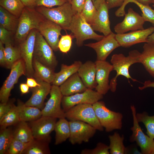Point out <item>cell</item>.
I'll list each match as a JSON object with an SVG mask.
<instances>
[{"instance_id": "obj_1", "label": "cell", "mask_w": 154, "mask_h": 154, "mask_svg": "<svg viewBox=\"0 0 154 154\" xmlns=\"http://www.w3.org/2000/svg\"><path fill=\"white\" fill-rule=\"evenodd\" d=\"M141 54L138 50H135L129 52L126 56L122 54H115L112 56L110 62L113 70L116 72V76L111 80L110 83V90L112 92H114L116 90L117 78L119 76H123L128 80L130 79L133 82L137 81L130 75L129 69L132 64L140 63Z\"/></svg>"}, {"instance_id": "obj_2", "label": "cell", "mask_w": 154, "mask_h": 154, "mask_svg": "<svg viewBox=\"0 0 154 154\" xmlns=\"http://www.w3.org/2000/svg\"><path fill=\"white\" fill-rule=\"evenodd\" d=\"M45 19L34 8L25 7L19 18L15 40L19 44L23 41L32 30H38L40 23Z\"/></svg>"}, {"instance_id": "obj_3", "label": "cell", "mask_w": 154, "mask_h": 154, "mask_svg": "<svg viewBox=\"0 0 154 154\" xmlns=\"http://www.w3.org/2000/svg\"><path fill=\"white\" fill-rule=\"evenodd\" d=\"M35 9L45 18L58 25L65 30H69L75 14L70 3L68 2L55 8L40 6L36 7Z\"/></svg>"}, {"instance_id": "obj_4", "label": "cell", "mask_w": 154, "mask_h": 154, "mask_svg": "<svg viewBox=\"0 0 154 154\" xmlns=\"http://www.w3.org/2000/svg\"><path fill=\"white\" fill-rule=\"evenodd\" d=\"M69 30L76 39V44L78 47L82 46L84 42L88 39L98 41L104 36L96 33L91 25L85 20L81 13H75L70 24Z\"/></svg>"}, {"instance_id": "obj_5", "label": "cell", "mask_w": 154, "mask_h": 154, "mask_svg": "<svg viewBox=\"0 0 154 154\" xmlns=\"http://www.w3.org/2000/svg\"><path fill=\"white\" fill-rule=\"evenodd\" d=\"M93 106L100 123L106 132L121 129L123 116L121 113L108 109L102 101L97 102Z\"/></svg>"}, {"instance_id": "obj_6", "label": "cell", "mask_w": 154, "mask_h": 154, "mask_svg": "<svg viewBox=\"0 0 154 154\" xmlns=\"http://www.w3.org/2000/svg\"><path fill=\"white\" fill-rule=\"evenodd\" d=\"M65 118L70 121H80L87 123L100 131L104 128L96 114L93 105L84 104L76 105L65 112Z\"/></svg>"}, {"instance_id": "obj_7", "label": "cell", "mask_w": 154, "mask_h": 154, "mask_svg": "<svg viewBox=\"0 0 154 154\" xmlns=\"http://www.w3.org/2000/svg\"><path fill=\"white\" fill-rule=\"evenodd\" d=\"M53 50L43 36L37 31L33 58L42 64L54 70L57 65L58 61Z\"/></svg>"}, {"instance_id": "obj_8", "label": "cell", "mask_w": 154, "mask_h": 154, "mask_svg": "<svg viewBox=\"0 0 154 154\" xmlns=\"http://www.w3.org/2000/svg\"><path fill=\"white\" fill-rule=\"evenodd\" d=\"M133 118V125L131 129L132 134L129 140L131 142H135L140 147L143 154H154V140L146 135L143 131L136 117V108L134 106H131Z\"/></svg>"}, {"instance_id": "obj_9", "label": "cell", "mask_w": 154, "mask_h": 154, "mask_svg": "<svg viewBox=\"0 0 154 154\" xmlns=\"http://www.w3.org/2000/svg\"><path fill=\"white\" fill-rule=\"evenodd\" d=\"M26 75L25 62L22 58L16 62L11 69L9 76L5 80L0 90V101L1 103L8 102L11 90L22 75Z\"/></svg>"}, {"instance_id": "obj_10", "label": "cell", "mask_w": 154, "mask_h": 154, "mask_svg": "<svg viewBox=\"0 0 154 154\" xmlns=\"http://www.w3.org/2000/svg\"><path fill=\"white\" fill-rule=\"evenodd\" d=\"M50 94L49 98L41 110L42 116L59 119L65 118V112L61 106L63 96L59 86H51Z\"/></svg>"}, {"instance_id": "obj_11", "label": "cell", "mask_w": 154, "mask_h": 154, "mask_svg": "<svg viewBox=\"0 0 154 154\" xmlns=\"http://www.w3.org/2000/svg\"><path fill=\"white\" fill-rule=\"evenodd\" d=\"M103 95L93 89L87 88L85 91L68 96H63L62 105L65 112L72 107L79 104H93L102 100Z\"/></svg>"}, {"instance_id": "obj_12", "label": "cell", "mask_w": 154, "mask_h": 154, "mask_svg": "<svg viewBox=\"0 0 154 154\" xmlns=\"http://www.w3.org/2000/svg\"><path fill=\"white\" fill-rule=\"evenodd\" d=\"M70 142L72 145L88 142L97 130L90 125L80 121H70Z\"/></svg>"}, {"instance_id": "obj_13", "label": "cell", "mask_w": 154, "mask_h": 154, "mask_svg": "<svg viewBox=\"0 0 154 154\" xmlns=\"http://www.w3.org/2000/svg\"><path fill=\"white\" fill-rule=\"evenodd\" d=\"M37 30L34 29L29 33L26 38L19 44L21 58L25 64L26 75L28 77H33V53Z\"/></svg>"}, {"instance_id": "obj_14", "label": "cell", "mask_w": 154, "mask_h": 154, "mask_svg": "<svg viewBox=\"0 0 154 154\" xmlns=\"http://www.w3.org/2000/svg\"><path fill=\"white\" fill-rule=\"evenodd\" d=\"M115 35L112 32L106 36H104L102 39L96 42L85 44L84 45L95 51L97 60H106L114 50L120 46L116 38Z\"/></svg>"}, {"instance_id": "obj_15", "label": "cell", "mask_w": 154, "mask_h": 154, "mask_svg": "<svg viewBox=\"0 0 154 154\" xmlns=\"http://www.w3.org/2000/svg\"><path fill=\"white\" fill-rule=\"evenodd\" d=\"M57 119L42 116L38 119L28 122L35 139L50 138V134L54 130Z\"/></svg>"}, {"instance_id": "obj_16", "label": "cell", "mask_w": 154, "mask_h": 154, "mask_svg": "<svg viewBox=\"0 0 154 154\" xmlns=\"http://www.w3.org/2000/svg\"><path fill=\"white\" fill-rule=\"evenodd\" d=\"M123 20L114 27V31L116 34L124 33L129 31L144 29L143 25L145 21L143 18L132 8H129Z\"/></svg>"}, {"instance_id": "obj_17", "label": "cell", "mask_w": 154, "mask_h": 154, "mask_svg": "<svg viewBox=\"0 0 154 154\" xmlns=\"http://www.w3.org/2000/svg\"><path fill=\"white\" fill-rule=\"evenodd\" d=\"M62 29L59 25L45 18L40 23L37 30L53 50L56 51L59 50V37Z\"/></svg>"}, {"instance_id": "obj_18", "label": "cell", "mask_w": 154, "mask_h": 154, "mask_svg": "<svg viewBox=\"0 0 154 154\" xmlns=\"http://www.w3.org/2000/svg\"><path fill=\"white\" fill-rule=\"evenodd\" d=\"M154 31V27L132 31L127 33L116 34V38L120 46L130 47L137 44L147 42L149 36Z\"/></svg>"}, {"instance_id": "obj_19", "label": "cell", "mask_w": 154, "mask_h": 154, "mask_svg": "<svg viewBox=\"0 0 154 154\" xmlns=\"http://www.w3.org/2000/svg\"><path fill=\"white\" fill-rule=\"evenodd\" d=\"M96 80L97 85L96 91L102 95L106 94L110 90L109 78L110 72L113 70L112 64L106 60H96Z\"/></svg>"}, {"instance_id": "obj_20", "label": "cell", "mask_w": 154, "mask_h": 154, "mask_svg": "<svg viewBox=\"0 0 154 154\" xmlns=\"http://www.w3.org/2000/svg\"><path fill=\"white\" fill-rule=\"evenodd\" d=\"M36 80L40 85L33 88L31 97L25 104L27 106L42 109L44 108V101L47 96L50 94L51 86L50 84L44 81Z\"/></svg>"}, {"instance_id": "obj_21", "label": "cell", "mask_w": 154, "mask_h": 154, "mask_svg": "<svg viewBox=\"0 0 154 154\" xmlns=\"http://www.w3.org/2000/svg\"><path fill=\"white\" fill-rule=\"evenodd\" d=\"M109 9L106 2L102 4L97 10L94 20L91 25L94 31L102 33L104 36L112 32L110 27Z\"/></svg>"}, {"instance_id": "obj_22", "label": "cell", "mask_w": 154, "mask_h": 154, "mask_svg": "<svg viewBox=\"0 0 154 154\" xmlns=\"http://www.w3.org/2000/svg\"><path fill=\"white\" fill-rule=\"evenodd\" d=\"M96 66L93 62L88 60L82 63L78 71V74L86 87L88 89L95 88L97 85L96 80Z\"/></svg>"}, {"instance_id": "obj_23", "label": "cell", "mask_w": 154, "mask_h": 154, "mask_svg": "<svg viewBox=\"0 0 154 154\" xmlns=\"http://www.w3.org/2000/svg\"><path fill=\"white\" fill-rule=\"evenodd\" d=\"M59 88L63 96H70L82 92L87 89L78 72L75 73L68 78L59 86Z\"/></svg>"}, {"instance_id": "obj_24", "label": "cell", "mask_w": 154, "mask_h": 154, "mask_svg": "<svg viewBox=\"0 0 154 154\" xmlns=\"http://www.w3.org/2000/svg\"><path fill=\"white\" fill-rule=\"evenodd\" d=\"M82 64V62L79 60L76 61L69 65L62 64L60 71L55 73L52 85L60 86L71 76L77 72Z\"/></svg>"}, {"instance_id": "obj_25", "label": "cell", "mask_w": 154, "mask_h": 154, "mask_svg": "<svg viewBox=\"0 0 154 154\" xmlns=\"http://www.w3.org/2000/svg\"><path fill=\"white\" fill-rule=\"evenodd\" d=\"M33 67L34 70L33 77L51 84L53 81L55 72L54 70L42 64L33 58Z\"/></svg>"}, {"instance_id": "obj_26", "label": "cell", "mask_w": 154, "mask_h": 154, "mask_svg": "<svg viewBox=\"0 0 154 154\" xmlns=\"http://www.w3.org/2000/svg\"><path fill=\"white\" fill-rule=\"evenodd\" d=\"M17 106L20 121L29 122L42 116L41 110L38 108L26 105L20 100H18Z\"/></svg>"}, {"instance_id": "obj_27", "label": "cell", "mask_w": 154, "mask_h": 154, "mask_svg": "<svg viewBox=\"0 0 154 154\" xmlns=\"http://www.w3.org/2000/svg\"><path fill=\"white\" fill-rule=\"evenodd\" d=\"M143 48L140 56V63L154 78V44L146 42Z\"/></svg>"}, {"instance_id": "obj_28", "label": "cell", "mask_w": 154, "mask_h": 154, "mask_svg": "<svg viewBox=\"0 0 154 154\" xmlns=\"http://www.w3.org/2000/svg\"><path fill=\"white\" fill-rule=\"evenodd\" d=\"M50 138L42 139H35L32 141L22 154H49V143Z\"/></svg>"}, {"instance_id": "obj_29", "label": "cell", "mask_w": 154, "mask_h": 154, "mask_svg": "<svg viewBox=\"0 0 154 154\" xmlns=\"http://www.w3.org/2000/svg\"><path fill=\"white\" fill-rule=\"evenodd\" d=\"M66 118L59 119L57 121L55 127L56 145H58L69 139L70 135V130L69 121Z\"/></svg>"}, {"instance_id": "obj_30", "label": "cell", "mask_w": 154, "mask_h": 154, "mask_svg": "<svg viewBox=\"0 0 154 154\" xmlns=\"http://www.w3.org/2000/svg\"><path fill=\"white\" fill-rule=\"evenodd\" d=\"M13 138L21 141L28 143L33 141L34 138L28 122L20 121L13 131Z\"/></svg>"}, {"instance_id": "obj_31", "label": "cell", "mask_w": 154, "mask_h": 154, "mask_svg": "<svg viewBox=\"0 0 154 154\" xmlns=\"http://www.w3.org/2000/svg\"><path fill=\"white\" fill-rule=\"evenodd\" d=\"M4 52L6 60V68L11 69L16 62L22 58L19 47L14 46L12 41L5 44Z\"/></svg>"}, {"instance_id": "obj_32", "label": "cell", "mask_w": 154, "mask_h": 154, "mask_svg": "<svg viewBox=\"0 0 154 154\" xmlns=\"http://www.w3.org/2000/svg\"><path fill=\"white\" fill-rule=\"evenodd\" d=\"M19 18L0 6V27L12 32L16 31Z\"/></svg>"}, {"instance_id": "obj_33", "label": "cell", "mask_w": 154, "mask_h": 154, "mask_svg": "<svg viewBox=\"0 0 154 154\" xmlns=\"http://www.w3.org/2000/svg\"><path fill=\"white\" fill-rule=\"evenodd\" d=\"M110 144L109 146L110 153L111 154H124L128 153L127 148L123 144L124 137L115 132L109 136Z\"/></svg>"}, {"instance_id": "obj_34", "label": "cell", "mask_w": 154, "mask_h": 154, "mask_svg": "<svg viewBox=\"0 0 154 154\" xmlns=\"http://www.w3.org/2000/svg\"><path fill=\"white\" fill-rule=\"evenodd\" d=\"M20 121L18 107L13 104L10 110L0 119V128H7Z\"/></svg>"}, {"instance_id": "obj_35", "label": "cell", "mask_w": 154, "mask_h": 154, "mask_svg": "<svg viewBox=\"0 0 154 154\" xmlns=\"http://www.w3.org/2000/svg\"><path fill=\"white\" fill-rule=\"evenodd\" d=\"M0 5L18 18L25 7L20 0H0Z\"/></svg>"}, {"instance_id": "obj_36", "label": "cell", "mask_w": 154, "mask_h": 154, "mask_svg": "<svg viewBox=\"0 0 154 154\" xmlns=\"http://www.w3.org/2000/svg\"><path fill=\"white\" fill-rule=\"evenodd\" d=\"M136 117L139 122L142 123L145 126L146 133L151 139H154V115L149 116L146 112L136 114Z\"/></svg>"}, {"instance_id": "obj_37", "label": "cell", "mask_w": 154, "mask_h": 154, "mask_svg": "<svg viewBox=\"0 0 154 154\" xmlns=\"http://www.w3.org/2000/svg\"><path fill=\"white\" fill-rule=\"evenodd\" d=\"M13 138V131L10 128L1 129L0 133V154H6Z\"/></svg>"}, {"instance_id": "obj_38", "label": "cell", "mask_w": 154, "mask_h": 154, "mask_svg": "<svg viewBox=\"0 0 154 154\" xmlns=\"http://www.w3.org/2000/svg\"><path fill=\"white\" fill-rule=\"evenodd\" d=\"M97 12V10L92 0H86L81 13L86 21L90 25L93 23Z\"/></svg>"}, {"instance_id": "obj_39", "label": "cell", "mask_w": 154, "mask_h": 154, "mask_svg": "<svg viewBox=\"0 0 154 154\" xmlns=\"http://www.w3.org/2000/svg\"><path fill=\"white\" fill-rule=\"evenodd\" d=\"M128 4L130 3H135L140 9L142 12L141 16L145 22L148 21L154 25V10L149 5L140 3L135 0H125Z\"/></svg>"}, {"instance_id": "obj_40", "label": "cell", "mask_w": 154, "mask_h": 154, "mask_svg": "<svg viewBox=\"0 0 154 154\" xmlns=\"http://www.w3.org/2000/svg\"><path fill=\"white\" fill-rule=\"evenodd\" d=\"M31 141L28 143L23 142L13 138L6 154H22Z\"/></svg>"}, {"instance_id": "obj_41", "label": "cell", "mask_w": 154, "mask_h": 154, "mask_svg": "<svg viewBox=\"0 0 154 154\" xmlns=\"http://www.w3.org/2000/svg\"><path fill=\"white\" fill-rule=\"evenodd\" d=\"M72 36L66 34L61 36L59 40L58 47L62 52L66 53L70 50L72 45Z\"/></svg>"}, {"instance_id": "obj_42", "label": "cell", "mask_w": 154, "mask_h": 154, "mask_svg": "<svg viewBox=\"0 0 154 154\" xmlns=\"http://www.w3.org/2000/svg\"><path fill=\"white\" fill-rule=\"evenodd\" d=\"M81 154H109V146L102 143H97L96 147L92 149H85L82 151Z\"/></svg>"}, {"instance_id": "obj_43", "label": "cell", "mask_w": 154, "mask_h": 154, "mask_svg": "<svg viewBox=\"0 0 154 154\" xmlns=\"http://www.w3.org/2000/svg\"><path fill=\"white\" fill-rule=\"evenodd\" d=\"M67 1L66 0H37L35 7L42 6L51 8L55 6H59Z\"/></svg>"}, {"instance_id": "obj_44", "label": "cell", "mask_w": 154, "mask_h": 154, "mask_svg": "<svg viewBox=\"0 0 154 154\" xmlns=\"http://www.w3.org/2000/svg\"><path fill=\"white\" fill-rule=\"evenodd\" d=\"M12 33L11 31L0 27V41L3 44L8 42L12 41L10 37Z\"/></svg>"}, {"instance_id": "obj_45", "label": "cell", "mask_w": 154, "mask_h": 154, "mask_svg": "<svg viewBox=\"0 0 154 154\" xmlns=\"http://www.w3.org/2000/svg\"><path fill=\"white\" fill-rule=\"evenodd\" d=\"M86 0H72L70 3L75 13H81L84 5Z\"/></svg>"}, {"instance_id": "obj_46", "label": "cell", "mask_w": 154, "mask_h": 154, "mask_svg": "<svg viewBox=\"0 0 154 154\" xmlns=\"http://www.w3.org/2000/svg\"><path fill=\"white\" fill-rule=\"evenodd\" d=\"M13 104L8 101L5 103H0V119L10 110Z\"/></svg>"}, {"instance_id": "obj_47", "label": "cell", "mask_w": 154, "mask_h": 154, "mask_svg": "<svg viewBox=\"0 0 154 154\" xmlns=\"http://www.w3.org/2000/svg\"><path fill=\"white\" fill-rule=\"evenodd\" d=\"M125 0H106V2L108 9H110L118 7H120Z\"/></svg>"}, {"instance_id": "obj_48", "label": "cell", "mask_w": 154, "mask_h": 154, "mask_svg": "<svg viewBox=\"0 0 154 154\" xmlns=\"http://www.w3.org/2000/svg\"><path fill=\"white\" fill-rule=\"evenodd\" d=\"M3 44L0 41V64L1 66L6 67V60Z\"/></svg>"}, {"instance_id": "obj_49", "label": "cell", "mask_w": 154, "mask_h": 154, "mask_svg": "<svg viewBox=\"0 0 154 154\" xmlns=\"http://www.w3.org/2000/svg\"><path fill=\"white\" fill-rule=\"evenodd\" d=\"M27 84L29 87L33 88L40 85V83L33 77H27Z\"/></svg>"}, {"instance_id": "obj_50", "label": "cell", "mask_w": 154, "mask_h": 154, "mask_svg": "<svg viewBox=\"0 0 154 154\" xmlns=\"http://www.w3.org/2000/svg\"><path fill=\"white\" fill-rule=\"evenodd\" d=\"M25 7L29 8H34L35 7L37 0H20Z\"/></svg>"}, {"instance_id": "obj_51", "label": "cell", "mask_w": 154, "mask_h": 154, "mask_svg": "<svg viewBox=\"0 0 154 154\" xmlns=\"http://www.w3.org/2000/svg\"><path fill=\"white\" fill-rule=\"evenodd\" d=\"M143 85L141 87H139V88L141 90H143L147 88H154V82L149 80L146 81L143 84Z\"/></svg>"}, {"instance_id": "obj_52", "label": "cell", "mask_w": 154, "mask_h": 154, "mask_svg": "<svg viewBox=\"0 0 154 154\" xmlns=\"http://www.w3.org/2000/svg\"><path fill=\"white\" fill-rule=\"evenodd\" d=\"M19 87L21 92L22 94H26L29 92V87L27 83L21 84Z\"/></svg>"}, {"instance_id": "obj_53", "label": "cell", "mask_w": 154, "mask_h": 154, "mask_svg": "<svg viewBox=\"0 0 154 154\" xmlns=\"http://www.w3.org/2000/svg\"><path fill=\"white\" fill-rule=\"evenodd\" d=\"M95 6L98 10L103 3L106 2V0H92Z\"/></svg>"}, {"instance_id": "obj_54", "label": "cell", "mask_w": 154, "mask_h": 154, "mask_svg": "<svg viewBox=\"0 0 154 154\" xmlns=\"http://www.w3.org/2000/svg\"><path fill=\"white\" fill-rule=\"evenodd\" d=\"M137 2L146 5H149L152 3V0H135Z\"/></svg>"}, {"instance_id": "obj_55", "label": "cell", "mask_w": 154, "mask_h": 154, "mask_svg": "<svg viewBox=\"0 0 154 154\" xmlns=\"http://www.w3.org/2000/svg\"><path fill=\"white\" fill-rule=\"evenodd\" d=\"M147 42L154 44V31L148 37Z\"/></svg>"}, {"instance_id": "obj_56", "label": "cell", "mask_w": 154, "mask_h": 154, "mask_svg": "<svg viewBox=\"0 0 154 154\" xmlns=\"http://www.w3.org/2000/svg\"><path fill=\"white\" fill-rule=\"evenodd\" d=\"M67 2L70 3L72 0H66Z\"/></svg>"}, {"instance_id": "obj_57", "label": "cell", "mask_w": 154, "mask_h": 154, "mask_svg": "<svg viewBox=\"0 0 154 154\" xmlns=\"http://www.w3.org/2000/svg\"><path fill=\"white\" fill-rule=\"evenodd\" d=\"M152 3L154 4V0H152Z\"/></svg>"}, {"instance_id": "obj_58", "label": "cell", "mask_w": 154, "mask_h": 154, "mask_svg": "<svg viewBox=\"0 0 154 154\" xmlns=\"http://www.w3.org/2000/svg\"><path fill=\"white\" fill-rule=\"evenodd\" d=\"M152 6L154 8V4L152 5Z\"/></svg>"}]
</instances>
